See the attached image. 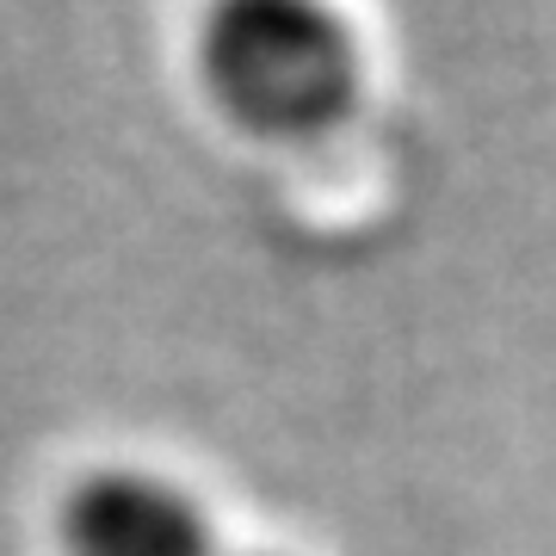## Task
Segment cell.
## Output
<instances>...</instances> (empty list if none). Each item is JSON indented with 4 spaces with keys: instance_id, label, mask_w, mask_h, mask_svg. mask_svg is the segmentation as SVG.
<instances>
[{
    "instance_id": "cell-2",
    "label": "cell",
    "mask_w": 556,
    "mask_h": 556,
    "mask_svg": "<svg viewBox=\"0 0 556 556\" xmlns=\"http://www.w3.org/2000/svg\"><path fill=\"white\" fill-rule=\"evenodd\" d=\"M68 556H223L217 526L179 482L155 470H93L56 514Z\"/></svg>"
},
{
    "instance_id": "cell-1",
    "label": "cell",
    "mask_w": 556,
    "mask_h": 556,
    "mask_svg": "<svg viewBox=\"0 0 556 556\" xmlns=\"http://www.w3.org/2000/svg\"><path fill=\"white\" fill-rule=\"evenodd\" d=\"M199 80L254 137H321L358 105L365 50L334 0H211Z\"/></svg>"
}]
</instances>
